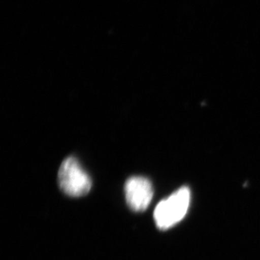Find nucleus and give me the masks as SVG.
I'll use <instances>...</instances> for the list:
<instances>
[{
  "instance_id": "nucleus-1",
  "label": "nucleus",
  "mask_w": 260,
  "mask_h": 260,
  "mask_svg": "<svg viewBox=\"0 0 260 260\" xmlns=\"http://www.w3.org/2000/svg\"><path fill=\"white\" fill-rule=\"evenodd\" d=\"M190 199V189L184 186L157 204L154 211V220L157 228L165 230L179 223L186 216Z\"/></svg>"
},
{
  "instance_id": "nucleus-3",
  "label": "nucleus",
  "mask_w": 260,
  "mask_h": 260,
  "mask_svg": "<svg viewBox=\"0 0 260 260\" xmlns=\"http://www.w3.org/2000/svg\"><path fill=\"white\" fill-rule=\"evenodd\" d=\"M124 190L126 203L136 212L144 211L153 197L152 183L144 177H131L125 182Z\"/></svg>"
},
{
  "instance_id": "nucleus-2",
  "label": "nucleus",
  "mask_w": 260,
  "mask_h": 260,
  "mask_svg": "<svg viewBox=\"0 0 260 260\" xmlns=\"http://www.w3.org/2000/svg\"><path fill=\"white\" fill-rule=\"evenodd\" d=\"M57 181L61 191L70 197L85 196L92 186L90 177L74 157H68L61 162Z\"/></svg>"
}]
</instances>
